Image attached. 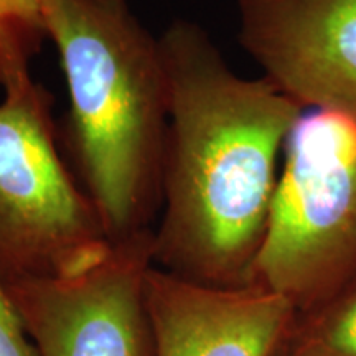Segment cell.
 I'll return each mask as SVG.
<instances>
[{"label":"cell","instance_id":"3","mask_svg":"<svg viewBox=\"0 0 356 356\" xmlns=\"http://www.w3.org/2000/svg\"><path fill=\"white\" fill-rule=\"evenodd\" d=\"M356 277V119L302 114L289 136L251 284L317 309Z\"/></svg>","mask_w":356,"mask_h":356},{"label":"cell","instance_id":"1","mask_svg":"<svg viewBox=\"0 0 356 356\" xmlns=\"http://www.w3.org/2000/svg\"><path fill=\"white\" fill-rule=\"evenodd\" d=\"M159 43L168 126L152 262L203 286H248L304 108L264 76H239L197 22L173 20Z\"/></svg>","mask_w":356,"mask_h":356},{"label":"cell","instance_id":"6","mask_svg":"<svg viewBox=\"0 0 356 356\" xmlns=\"http://www.w3.org/2000/svg\"><path fill=\"white\" fill-rule=\"evenodd\" d=\"M239 43L302 108L356 119V0H236Z\"/></svg>","mask_w":356,"mask_h":356},{"label":"cell","instance_id":"12","mask_svg":"<svg viewBox=\"0 0 356 356\" xmlns=\"http://www.w3.org/2000/svg\"><path fill=\"white\" fill-rule=\"evenodd\" d=\"M121 2H127V0H121Z\"/></svg>","mask_w":356,"mask_h":356},{"label":"cell","instance_id":"9","mask_svg":"<svg viewBox=\"0 0 356 356\" xmlns=\"http://www.w3.org/2000/svg\"><path fill=\"white\" fill-rule=\"evenodd\" d=\"M47 42L40 0H0V88L32 78L30 63Z\"/></svg>","mask_w":356,"mask_h":356},{"label":"cell","instance_id":"10","mask_svg":"<svg viewBox=\"0 0 356 356\" xmlns=\"http://www.w3.org/2000/svg\"><path fill=\"white\" fill-rule=\"evenodd\" d=\"M0 356H38L15 302L0 279Z\"/></svg>","mask_w":356,"mask_h":356},{"label":"cell","instance_id":"4","mask_svg":"<svg viewBox=\"0 0 356 356\" xmlns=\"http://www.w3.org/2000/svg\"><path fill=\"white\" fill-rule=\"evenodd\" d=\"M113 248L95 203L61 157L53 97L33 76L0 101V279L73 275Z\"/></svg>","mask_w":356,"mask_h":356},{"label":"cell","instance_id":"5","mask_svg":"<svg viewBox=\"0 0 356 356\" xmlns=\"http://www.w3.org/2000/svg\"><path fill=\"white\" fill-rule=\"evenodd\" d=\"M152 231L113 243L78 274L6 284L38 356H152L145 305Z\"/></svg>","mask_w":356,"mask_h":356},{"label":"cell","instance_id":"11","mask_svg":"<svg viewBox=\"0 0 356 356\" xmlns=\"http://www.w3.org/2000/svg\"><path fill=\"white\" fill-rule=\"evenodd\" d=\"M282 346H284V345H282ZM275 356H286V355H284V353H282V348H280V350L277 351V355H275Z\"/></svg>","mask_w":356,"mask_h":356},{"label":"cell","instance_id":"8","mask_svg":"<svg viewBox=\"0 0 356 356\" xmlns=\"http://www.w3.org/2000/svg\"><path fill=\"white\" fill-rule=\"evenodd\" d=\"M286 356H356V277L317 309L297 315Z\"/></svg>","mask_w":356,"mask_h":356},{"label":"cell","instance_id":"2","mask_svg":"<svg viewBox=\"0 0 356 356\" xmlns=\"http://www.w3.org/2000/svg\"><path fill=\"white\" fill-rule=\"evenodd\" d=\"M68 91L78 181L113 243L152 231L162 207L168 88L159 37L121 0H40Z\"/></svg>","mask_w":356,"mask_h":356},{"label":"cell","instance_id":"7","mask_svg":"<svg viewBox=\"0 0 356 356\" xmlns=\"http://www.w3.org/2000/svg\"><path fill=\"white\" fill-rule=\"evenodd\" d=\"M152 356H275L297 310L267 289L215 287L152 266L145 275Z\"/></svg>","mask_w":356,"mask_h":356}]
</instances>
